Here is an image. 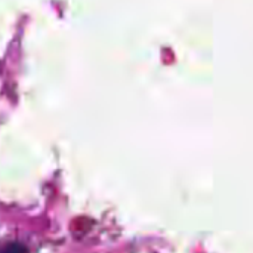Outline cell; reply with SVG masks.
Instances as JSON below:
<instances>
[{
    "mask_svg": "<svg viewBox=\"0 0 253 253\" xmlns=\"http://www.w3.org/2000/svg\"><path fill=\"white\" fill-rule=\"evenodd\" d=\"M0 253H28V249L21 243L12 242V243H7L6 246H3L0 249Z\"/></svg>",
    "mask_w": 253,
    "mask_h": 253,
    "instance_id": "cell-1",
    "label": "cell"
}]
</instances>
